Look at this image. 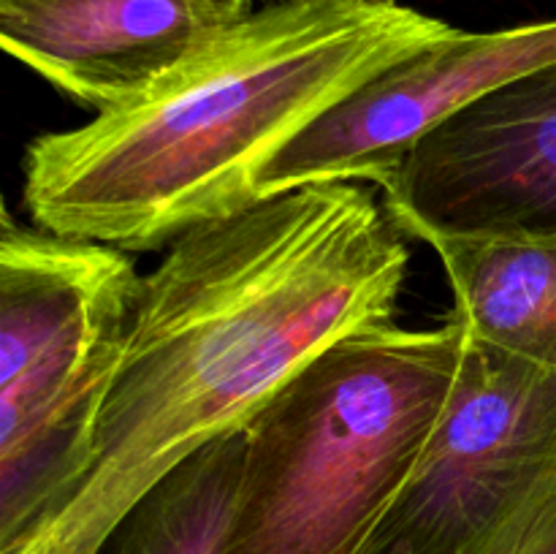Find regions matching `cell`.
Segmentation results:
<instances>
[{
	"label": "cell",
	"mask_w": 556,
	"mask_h": 554,
	"mask_svg": "<svg viewBox=\"0 0 556 554\" xmlns=\"http://www.w3.org/2000/svg\"><path fill=\"white\" fill-rule=\"evenodd\" d=\"M407 266L362 182L302 185L174 239L141 286L90 478L14 554H101L168 470L242 429L309 358L394 324Z\"/></svg>",
	"instance_id": "6da1fadb"
},
{
	"label": "cell",
	"mask_w": 556,
	"mask_h": 554,
	"mask_svg": "<svg viewBox=\"0 0 556 554\" xmlns=\"http://www.w3.org/2000/svg\"><path fill=\"white\" fill-rule=\"evenodd\" d=\"M459 27L402 3L280 0L217 27L139 101L25 150L33 226L139 253L261 201L264 168L380 71Z\"/></svg>",
	"instance_id": "7a4b0ae2"
},
{
	"label": "cell",
	"mask_w": 556,
	"mask_h": 554,
	"mask_svg": "<svg viewBox=\"0 0 556 554\" xmlns=\"http://www.w3.org/2000/svg\"><path fill=\"white\" fill-rule=\"evenodd\" d=\"M456 318L380 324L309 358L244 424L226 554H362L410 481L465 356Z\"/></svg>",
	"instance_id": "3957f363"
},
{
	"label": "cell",
	"mask_w": 556,
	"mask_h": 554,
	"mask_svg": "<svg viewBox=\"0 0 556 554\" xmlns=\"http://www.w3.org/2000/svg\"><path fill=\"white\" fill-rule=\"evenodd\" d=\"M144 277L128 250L0 223V554L47 530L96 465Z\"/></svg>",
	"instance_id": "277c9868"
},
{
	"label": "cell",
	"mask_w": 556,
	"mask_h": 554,
	"mask_svg": "<svg viewBox=\"0 0 556 554\" xmlns=\"http://www.w3.org/2000/svg\"><path fill=\"white\" fill-rule=\"evenodd\" d=\"M556 514V367L467 337L410 481L362 554H519Z\"/></svg>",
	"instance_id": "5b68a950"
},
{
	"label": "cell",
	"mask_w": 556,
	"mask_h": 554,
	"mask_svg": "<svg viewBox=\"0 0 556 554\" xmlns=\"http://www.w3.org/2000/svg\"><path fill=\"white\" fill-rule=\"evenodd\" d=\"M413 239L556 244V63L478 98L424 136L380 185Z\"/></svg>",
	"instance_id": "8992f818"
},
{
	"label": "cell",
	"mask_w": 556,
	"mask_h": 554,
	"mask_svg": "<svg viewBox=\"0 0 556 554\" xmlns=\"http://www.w3.org/2000/svg\"><path fill=\"white\" fill-rule=\"evenodd\" d=\"M556 63V16L489 33L456 30L380 71L299 134L258 179V196L313 182L383 185L438 125L497 87Z\"/></svg>",
	"instance_id": "52a82bcc"
},
{
	"label": "cell",
	"mask_w": 556,
	"mask_h": 554,
	"mask_svg": "<svg viewBox=\"0 0 556 554\" xmlns=\"http://www.w3.org/2000/svg\"><path fill=\"white\" fill-rule=\"evenodd\" d=\"M233 22L206 0H0V43L96 114L139 101Z\"/></svg>",
	"instance_id": "ba28073f"
},
{
	"label": "cell",
	"mask_w": 556,
	"mask_h": 554,
	"mask_svg": "<svg viewBox=\"0 0 556 554\" xmlns=\"http://www.w3.org/2000/svg\"><path fill=\"white\" fill-rule=\"evenodd\" d=\"M467 337L556 367V244L432 237Z\"/></svg>",
	"instance_id": "9c48e42d"
},
{
	"label": "cell",
	"mask_w": 556,
	"mask_h": 554,
	"mask_svg": "<svg viewBox=\"0 0 556 554\" xmlns=\"http://www.w3.org/2000/svg\"><path fill=\"white\" fill-rule=\"evenodd\" d=\"M244 462V427L168 470L103 543L101 554H226Z\"/></svg>",
	"instance_id": "30bf717a"
},
{
	"label": "cell",
	"mask_w": 556,
	"mask_h": 554,
	"mask_svg": "<svg viewBox=\"0 0 556 554\" xmlns=\"http://www.w3.org/2000/svg\"><path fill=\"white\" fill-rule=\"evenodd\" d=\"M519 554H556V514L532 536V541Z\"/></svg>",
	"instance_id": "8fae6325"
},
{
	"label": "cell",
	"mask_w": 556,
	"mask_h": 554,
	"mask_svg": "<svg viewBox=\"0 0 556 554\" xmlns=\"http://www.w3.org/2000/svg\"><path fill=\"white\" fill-rule=\"evenodd\" d=\"M206 3L217 5L223 14L233 16V20H239V16H244L253 11V0H206Z\"/></svg>",
	"instance_id": "7c38bea8"
},
{
	"label": "cell",
	"mask_w": 556,
	"mask_h": 554,
	"mask_svg": "<svg viewBox=\"0 0 556 554\" xmlns=\"http://www.w3.org/2000/svg\"><path fill=\"white\" fill-rule=\"evenodd\" d=\"M255 3V0H253ZM264 3H280V0H261V5ZM372 3H400V0H372Z\"/></svg>",
	"instance_id": "4fadbf2b"
}]
</instances>
